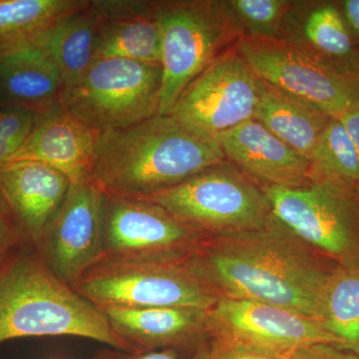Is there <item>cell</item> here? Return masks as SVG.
Here are the masks:
<instances>
[{
  "label": "cell",
  "instance_id": "cell-1",
  "mask_svg": "<svg viewBox=\"0 0 359 359\" xmlns=\"http://www.w3.org/2000/svg\"><path fill=\"white\" fill-rule=\"evenodd\" d=\"M183 264L219 297L264 302L320 321L330 269L275 216L257 230L205 238Z\"/></svg>",
  "mask_w": 359,
  "mask_h": 359
},
{
  "label": "cell",
  "instance_id": "cell-2",
  "mask_svg": "<svg viewBox=\"0 0 359 359\" xmlns=\"http://www.w3.org/2000/svg\"><path fill=\"white\" fill-rule=\"evenodd\" d=\"M226 160L216 142L203 140L171 115L101 132L91 180L105 195L148 199Z\"/></svg>",
  "mask_w": 359,
  "mask_h": 359
},
{
  "label": "cell",
  "instance_id": "cell-3",
  "mask_svg": "<svg viewBox=\"0 0 359 359\" xmlns=\"http://www.w3.org/2000/svg\"><path fill=\"white\" fill-rule=\"evenodd\" d=\"M32 337H76L128 351L102 311L47 269L39 252L0 269V344Z\"/></svg>",
  "mask_w": 359,
  "mask_h": 359
},
{
  "label": "cell",
  "instance_id": "cell-4",
  "mask_svg": "<svg viewBox=\"0 0 359 359\" xmlns=\"http://www.w3.org/2000/svg\"><path fill=\"white\" fill-rule=\"evenodd\" d=\"M162 32L159 115H170L182 92L240 35L224 0L155 1Z\"/></svg>",
  "mask_w": 359,
  "mask_h": 359
},
{
  "label": "cell",
  "instance_id": "cell-5",
  "mask_svg": "<svg viewBox=\"0 0 359 359\" xmlns=\"http://www.w3.org/2000/svg\"><path fill=\"white\" fill-rule=\"evenodd\" d=\"M143 200L162 205L208 237L257 230L273 216L263 188L226 159Z\"/></svg>",
  "mask_w": 359,
  "mask_h": 359
},
{
  "label": "cell",
  "instance_id": "cell-6",
  "mask_svg": "<svg viewBox=\"0 0 359 359\" xmlns=\"http://www.w3.org/2000/svg\"><path fill=\"white\" fill-rule=\"evenodd\" d=\"M162 82L161 65L99 59L62 90L59 102L99 133L124 129L159 114Z\"/></svg>",
  "mask_w": 359,
  "mask_h": 359
},
{
  "label": "cell",
  "instance_id": "cell-7",
  "mask_svg": "<svg viewBox=\"0 0 359 359\" xmlns=\"http://www.w3.org/2000/svg\"><path fill=\"white\" fill-rule=\"evenodd\" d=\"M98 309L194 308L219 297L183 263L101 259L71 285Z\"/></svg>",
  "mask_w": 359,
  "mask_h": 359
},
{
  "label": "cell",
  "instance_id": "cell-8",
  "mask_svg": "<svg viewBox=\"0 0 359 359\" xmlns=\"http://www.w3.org/2000/svg\"><path fill=\"white\" fill-rule=\"evenodd\" d=\"M273 216L311 249L339 262L359 256V194L311 177L297 188H263Z\"/></svg>",
  "mask_w": 359,
  "mask_h": 359
},
{
  "label": "cell",
  "instance_id": "cell-9",
  "mask_svg": "<svg viewBox=\"0 0 359 359\" xmlns=\"http://www.w3.org/2000/svg\"><path fill=\"white\" fill-rule=\"evenodd\" d=\"M236 49L264 83L332 118L359 103V76L283 40L242 37Z\"/></svg>",
  "mask_w": 359,
  "mask_h": 359
},
{
  "label": "cell",
  "instance_id": "cell-10",
  "mask_svg": "<svg viewBox=\"0 0 359 359\" xmlns=\"http://www.w3.org/2000/svg\"><path fill=\"white\" fill-rule=\"evenodd\" d=\"M262 84L235 45L186 87L170 115L203 140L216 142L254 119Z\"/></svg>",
  "mask_w": 359,
  "mask_h": 359
},
{
  "label": "cell",
  "instance_id": "cell-11",
  "mask_svg": "<svg viewBox=\"0 0 359 359\" xmlns=\"http://www.w3.org/2000/svg\"><path fill=\"white\" fill-rule=\"evenodd\" d=\"M102 259L183 263L208 238L151 201L104 194Z\"/></svg>",
  "mask_w": 359,
  "mask_h": 359
},
{
  "label": "cell",
  "instance_id": "cell-12",
  "mask_svg": "<svg viewBox=\"0 0 359 359\" xmlns=\"http://www.w3.org/2000/svg\"><path fill=\"white\" fill-rule=\"evenodd\" d=\"M207 327L212 340L285 358L311 344L344 346L320 321L280 306L247 299L219 297L208 311Z\"/></svg>",
  "mask_w": 359,
  "mask_h": 359
},
{
  "label": "cell",
  "instance_id": "cell-13",
  "mask_svg": "<svg viewBox=\"0 0 359 359\" xmlns=\"http://www.w3.org/2000/svg\"><path fill=\"white\" fill-rule=\"evenodd\" d=\"M103 204L104 193L91 180L71 183L35 245L47 269L70 287L102 259Z\"/></svg>",
  "mask_w": 359,
  "mask_h": 359
},
{
  "label": "cell",
  "instance_id": "cell-14",
  "mask_svg": "<svg viewBox=\"0 0 359 359\" xmlns=\"http://www.w3.org/2000/svg\"><path fill=\"white\" fill-rule=\"evenodd\" d=\"M224 157L262 188H297L311 180V161L255 119L217 139Z\"/></svg>",
  "mask_w": 359,
  "mask_h": 359
},
{
  "label": "cell",
  "instance_id": "cell-15",
  "mask_svg": "<svg viewBox=\"0 0 359 359\" xmlns=\"http://www.w3.org/2000/svg\"><path fill=\"white\" fill-rule=\"evenodd\" d=\"M131 353L174 348L194 353L205 344L208 311L194 308L99 309Z\"/></svg>",
  "mask_w": 359,
  "mask_h": 359
},
{
  "label": "cell",
  "instance_id": "cell-16",
  "mask_svg": "<svg viewBox=\"0 0 359 359\" xmlns=\"http://www.w3.org/2000/svg\"><path fill=\"white\" fill-rule=\"evenodd\" d=\"M99 134L56 103L37 113L32 133L11 162L36 161L62 172L71 183L88 181Z\"/></svg>",
  "mask_w": 359,
  "mask_h": 359
},
{
  "label": "cell",
  "instance_id": "cell-17",
  "mask_svg": "<svg viewBox=\"0 0 359 359\" xmlns=\"http://www.w3.org/2000/svg\"><path fill=\"white\" fill-rule=\"evenodd\" d=\"M70 179L36 161L0 166V193L27 237L36 245L65 201Z\"/></svg>",
  "mask_w": 359,
  "mask_h": 359
},
{
  "label": "cell",
  "instance_id": "cell-18",
  "mask_svg": "<svg viewBox=\"0 0 359 359\" xmlns=\"http://www.w3.org/2000/svg\"><path fill=\"white\" fill-rule=\"evenodd\" d=\"M280 40L358 75L359 45L337 2L292 1Z\"/></svg>",
  "mask_w": 359,
  "mask_h": 359
},
{
  "label": "cell",
  "instance_id": "cell-19",
  "mask_svg": "<svg viewBox=\"0 0 359 359\" xmlns=\"http://www.w3.org/2000/svg\"><path fill=\"white\" fill-rule=\"evenodd\" d=\"M104 20L96 60L121 58L162 63V32L154 14L155 1H93Z\"/></svg>",
  "mask_w": 359,
  "mask_h": 359
},
{
  "label": "cell",
  "instance_id": "cell-20",
  "mask_svg": "<svg viewBox=\"0 0 359 359\" xmlns=\"http://www.w3.org/2000/svg\"><path fill=\"white\" fill-rule=\"evenodd\" d=\"M89 0H0V62L43 43Z\"/></svg>",
  "mask_w": 359,
  "mask_h": 359
},
{
  "label": "cell",
  "instance_id": "cell-21",
  "mask_svg": "<svg viewBox=\"0 0 359 359\" xmlns=\"http://www.w3.org/2000/svg\"><path fill=\"white\" fill-rule=\"evenodd\" d=\"M330 118L263 81L254 119L309 160Z\"/></svg>",
  "mask_w": 359,
  "mask_h": 359
},
{
  "label": "cell",
  "instance_id": "cell-22",
  "mask_svg": "<svg viewBox=\"0 0 359 359\" xmlns=\"http://www.w3.org/2000/svg\"><path fill=\"white\" fill-rule=\"evenodd\" d=\"M0 79L16 105L39 113L60 101L62 79L57 66L41 46L0 62Z\"/></svg>",
  "mask_w": 359,
  "mask_h": 359
},
{
  "label": "cell",
  "instance_id": "cell-23",
  "mask_svg": "<svg viewBox=\"0 0 359 359\" xmlns=\"http://www.w3.org/2000/svg\"><path fill=\"white\" fill-rule=\"evenodd\" d=\"M103 20L90 1L88 6L65 18L39 45L57 66L63 89L75 83L95 62Z\"/></svg>",
  "mask_w": 359,
  "mask_h": 359
},
{
  "label": "cell",
  "instance_id": "cell-24",
  "mask_svg": "<svg viewBox=\"0 0 359 359\" xmlns=\"http://www.w3.org/2000/svg\"><path fill=\"white\" fill-rule=\"evenodd\" d=\"M320 321L342 346L359 353V256L339 262L330 269Z\"/></svg>",
  "mask_w": 359,
  "mask_h": 359
},
{
  "label": "cell",
  "instance_id": "cell-25",
  "mask_svg": "<svg viewBox=\"0 0 359 359\" xmlns=\"http://www.w3.org/2000/svg\"><path fill=\"white\" fill-rule=\"evenodd\" d=\"M311 176L332 180L359 194V155L337 118H330L311 158Z\"/></svg>",
  "mask_w": 359,
  "mask_h": 359
},
{
  "label": "cell",
  "instance_id": "cell-26",
  "mask_svg": "<svg viewBox=\"0 0 359 359\" xmlns=\"http://www.w3.org/2000/svg\"><path fill=\"white\" fill-rule=\"evenodd\" d=\"M240 39L280 40L290 0H224Z\"/></svg>",
  "mask_w": 359,
  "mask_h": 359
},
{
  "label": "cell",
  "instance_id": "cell-27",
  "mask_svg": "<svg viewBox=\"0 0 359 359\" xmlns=\"http://www.w3.org/2000/svg\"><path fill=\"white\" fill-rule=\"evenodd\" d=\"M37 113L14 106L0 111V166L11 162L27 140L34 126Z\"/></svg>",
  "mask_w": 359,
  "mask_h": 359
},
{
  "label": "cell",
  "instance_id": "cell-28",
  "mask_svg": "<svg viewBox=\"0 0 359 359\" xmlns=\"http://www.w3.org/2000/svg\"><path fill=\"white\" fill-rule=\"evenodd\" d=\"M92 359H181V351L167 348L145 353H131L108 346L97 351ZM189 359H210V344L205 342Z\"/></svg>",
  "mask_w": 359,
  "mask_h": 359
},
{
  "label": "cell",
  "instance_id": "cell-29",
  "mask_svg": "<svg viewBox=\"0 0 359 359\" xmlns=\"http://www.w3.org/2000/svg\"><path fill=\"white\" fill-rule=\"evenodd\" d=\"M287 359H359V353L332 344H316L302 347Z\"/></svg>",
  "mask_w": 359,
  "mask_h": 359
},
{
  "label": "cell",
  "instance_id": "cell-30",
  "mask_svg": "<svg viewBox=\"0 0 359 359\" xmlns=\"http://www.w3.org/2000/svg\"><path fill=\"white\" fill-rule=\"evenodd\" d=\"M210 359H287L255 351L248 347L212 340L210 344Z\"/></svg>",
  "mask_w": 359,
  "mask_h": 359
},
{
  "label": "cell",
  "instance_id": "cell-31",
  "mask_svg": "<svg viewBox=\"0 0 359 359\" xmlns=\"http://www.w3.org/2000/svg\"><path fill=\"white\" fill-rule=\"evenodd\" d=\"M347 26L359 45V0H342L337 2Z\"/></svg>",
  "mask_w": 359,
  "mask_h": 359
},
{
  "label": "cell",
  "instance_id": "cell-32",
  "mask_svg": "<svg viewBox=\"0 0 359 359\" xmlns=\"http://www.w3.org/2000/svg\"><path fill=\"white\" fill-rule=\"evenodd\" d=\"M351 136L359 155V103L337 117Z\"/></svg>",
  "mask_w": 359,
  "mask_h": 359
},
{
  "label": "cell",
  "instance_id": "cell-33",
  "mask_svg": "<svg viewBox=\"0 0 359 359\" xmlns=\"http://www.w3.org/2000/svg\"><path fill=\"white\" fill-rule=\"evenodd\" d=\"M13 243V231L8 224L4 219L0 218V259L6 254V250Z\"/></svg>",
  "mask_w": 359,
  "mask_h": 359
},
{
  "label": "cell",
  "instance_id": "cell-34",
  "mask_svg": "<svg viewBox=\"0 0 359 359\" xmlns=\"http://www.w3.org/2000/svg\"><path fill=\"white\" fill-rule=\"evenodd\" d=\"M358 73L359 76V58H358Z\"/></svg>",
  "mask_w": 359,
  "mask_h": 359
}]
</instances>
